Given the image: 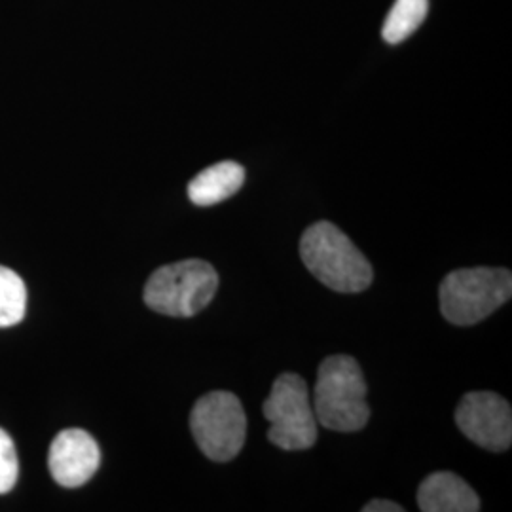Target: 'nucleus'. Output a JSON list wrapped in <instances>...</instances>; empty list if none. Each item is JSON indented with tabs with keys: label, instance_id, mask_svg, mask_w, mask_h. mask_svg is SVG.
Here are the masks:
<instances>
[{
	"label": "nucleus",
	"instance_id": "obj_11",
	"mask_svg": "<svg viewBox=\"0 0 512 512\" xmlns=\"http://www.w3.org/2000/svg\"><path fill=\"white\" fill-rule=\"evenodd\" d=\"M429 10V0H395L385 19L382 37L389 44H401L418 31Z\"/></svg>",
	"mask_w": 512,
	"mask_h": 512
},
{
	"label": "nucleus",
	"instance_id": "obj_4",
	"mask_svg": "<svg viewBox=\"0 0 512 512\" xmlns=\"http://www.w3.org/2000/svg\"><path fill=\"white\" fill-rule=\"evenodd\" d=\"M219 289L217 270L200 258L158 268L145 285V304L167 317H194L205 310Z\"/></svg>",
	"mask_w": 512,
	"mask_h": 512
},
{
	"label": "nucleus",
	"instance_id": "obj_3",
	"mask_svg": "<svg viewBox=\"0 0 512 512\" xmlns=\"http://www.w3.org/2000/svg\"><path fill=\"white\" fill-rule=\"evenodd\" d=\"M512 296V274L505 268H461L440 283L442 317L458 327H471L507 304Z\"/></svg>",
	"mask_w": 512,
	"mask_h": 512
},
{
	"label": "nucleus",
	"instance_id": "obj_2",
	"mask_svg": "<svg viewBox=\"0 0 512 512\" xmlns=\"http://www.w3.org/2000/svg\"><path fill=\"white\" fill-rule=\"evenodd\" d=\"M366 393L359 363L349 355H330L319 365L311 399L317 423L338 433L361 431L370 420Z\"/></svg>",
	"mask_w": 512,
	"mask_h": 512
},
{
	"label": "nucleus",
	"instance_id": "obj_7",
	"mask_svg": "<svg viewBox=\"0 0 512 512\" xmlns=\"http://www.w3.org/2000/svg\"><path fill=\"white\" fill-rule=\"evenodd\" d=\"M456 423L467 439L484 450L505 452L511 448V404L497 393H467L456 410Z\"/></svg>",
	"mask_w": 512,
	"mask_h": 512
},
{
	"label": "nucleus",
	"instance_id": "obj_13",
	"mask_svg": "<svg viewBox=\"0 0 512 512\" xmlns=\"http://www.w3.org/2000/svg\"><path fill=\"white\" fill-rule=\"evenodd\" d=\"M19 461L12 437L0 429V495L8 494L18 484Z\"/></svg>",
	"mask_w": 512,
	"mask_h": 512
},
{
	"label": "nucleus",
	"instance_id": "obj_12",
	"mask_svg": "<svg viewBox=\"0 0 512 512\" xmlns=\"http://www.w3.org/2000/svg\"><path fill=\"white\" fill-rule=\"evenodd\" d=\"M27 311V287L14 270L0 266V329L23 321Z\"/></svg>",
	"mask_w": 512,
	"mask_h": 512
},
{
	"label": "nucleus",
	"instance_id": "obj_9",
	"mask_svg": "<svg viewBox=\"0 0 512 512\" xmlns=\"http://www.w3.org/2000/svg\"><path fill=\"white\" fill-rule=\"evenodd\" d=\"M418 505L423 512L480 511L475 490L463 478L448 471L433 473L421 482Z\"/></svg>",
	"mask_w": 512,
	"mask_h": 512
},
{
	"label": "nucleus",
	"instance_id": "obj_6",
	"mask_svg": "<svg viewBox=\"0 0 512 512\" xmlns=\"http://www.w3.org/2000/svg\"><path fill=\"white\" fill-rule=\"evenodd\" d=\"M190 429L207 458L226 463L236 458L245 444L247 416L234 393L213 391L194 404Z\"/></svg>",
	"mask_w": 512,
	"mask_h": 512
},
{
	"label": "nucleus",
	"instance_id": "obj_10",
	"mask_svg": "<svg viewBox=\"0 0 512 512\" xmlns=\"http://www.w3.org/2000/svg\"><path fill=\"white\" fill-rule=\"evenodd\" d=\"M245 183V169L236 162H220L203 169L188 184V198L194 205L211 207L232 198Z\"/></svg>",
	"mask_w": 512,
	"mask_h": 512
},
{
	"label": "nucleus",
	"instance_id": "obj_1",
	"mask_svg": "<svg viewBox=\"0 0 512 512\" xmlns=\"http://www.w3.org/2000/svg\"><path fill=\"white\" fill-rule=\"evenodd\" d=\"M300 256L311 275L336 293H363L372 285L368 258L332 222L311 224L300 239Z\"/></svg>",
	"mask_w": 512,
	"mask_h": 512
},
{
	"label": "nucleus",
	"instance_id": "obj_14",
	"mask_svg": "<svg viewBox=\"0 0 512 512\" xmlns=\"http://www.w3.org/2000/svg\"><path fill=\"white\" fill-rule=\"evenodd\" d=\"M404 509L399 503H393V501H387V499H372L368 501L363 512H403Z\"/></svg>",
	"mask_w": 512,
	"mask_h": 512
},
{
	"label": "nucleus",
	"instance_id": "obj_8",
	"mask_svg": "<svg viewBox=\"0 0 512 512\" xmlns=\"http://www.w3.org/2000/svg\"><path fill=\"white\" fill-rule=\"evenodd\" d=\"M101 463V450L84 429H65L55 437L48 467L55 482L63 488H80L92 480Z\"/></svg>",
	"mask_w": 512,
	"mask_h": 512
},
{
	"label": "nucleus",
	"instance_id": "obj_5",
	"mask_svg": "<svg viewBox=\"0 0 512 512\" xmlns=\"http://www.w3.org/2000/svg\"><path fill=\"white\" fill-rule=\"evenodd\" d=\"M262 412L270 421L268 439L277 448L296 452L315 444L319 423L302 376L293 372L277 376L270 397L262 404Z\"/></svg>",
	"mask_w": 512,
	"mask_h": 512
}]
</instances>
